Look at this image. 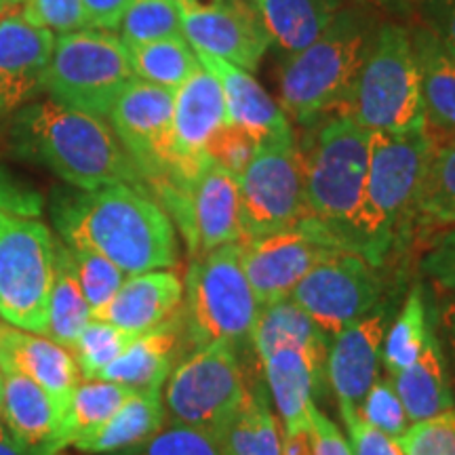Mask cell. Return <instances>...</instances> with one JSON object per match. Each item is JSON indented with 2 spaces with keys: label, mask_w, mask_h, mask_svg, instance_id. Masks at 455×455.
<instances>
[{
  "label": "cell",
  "mask_w": 455,
  "mask_h": 455,
  "mask_svg": "<svg viewBox=\"0 0 455 455\" xmlns=\"http://www.w3.org/2000/svg\"><path fill=\"white\" fill-rule=\"evenodd\" d=\"M155 195L180 228L188 253L195 258L230 243H241L238 178L212 161L196 178L158 186Z\"/></svg>",
  "instance_id": "obj_12"
},
{
  "label": "cell",
  "mask_w": 455,
  "mask_h": 455,
  "mask_svg": "<svg viewBox=\"0 0 455 455\" xmlns=\"http://www.w3.org/2000/svg\"><path fill=\"white\" fill-rule=\"evenodd\" d=\"M432 329L435 327L430 323L424 287L422 284H413L401 312L386 329L382 363L388 375H396L403 369L413 365L415 358L424 350V344Z\"/></svg>",
  "instance_id": "obj_35"
},
{
  "label": "cell",
  "mask_w": 455,
  "mask_h": 455,
  "mask_svg": "<svg viewBox=\"0 0 455 455\" xmlns=\"http://www.w3.org/2000/svg\"><path fill=\"white\" fill-rule=\"evenodd\" d=\"M175 91L135 78L112 106L110 124L148 190L164 184L178 171L173 140Z\"/></svg>",
  "instance_id": "obj_14"
},
{
  "label": "cell",
  "mask_w": 455,
  "mask_h": 455,
  "mask_svg": "<svg viewBox=\"0 0 455 455\" xmlns=\"http://www.w3.org/2000/svg\"><path fill=\"white\" fill-rule=\"evenodd\" d=\"M21 13L28 21L49 32L70 34L87 30L81 0H24Z\"/></svg>",
  "instance_id": "obj_43"
},
{
  "label": "cell",
  "mask_w": 455,
  "mask_h": 455,
  "mask_svg": "<svg viewBox=\"0 0 455 455\" xmlns=\"http://www.w3.org/2000/svg\"><path fill=\"white\" fill-rule=\"evenodd\" d=\"M21 3H24V0H0V13H4V11L13 9V7H17V4H21Z\"/></svg>",
  "instance_id": "obj_54"
},
{
  "label": "cell",
  "mask_w": 455,
  "mask_h": 455,
  "mask_svg": "<svg viewBox=\"0 0 455 455\" xmlns=\"http://www.w3.org/2000/svg\"><path fill=\"white\" fill-rule=\"evenodd\" d=\"M435 141L428 129L371 133L358 255L375 268H386L418 238V198Z\"/></svg>",
  "instance_id": "obj_3"
},
{
  "label": "cell",
  "mask_w": 455,
  "mask_h": 455,
  "mask_svg": "<svg viewBox=\"0 0 455 455\" xmlns=\"http://www.w3.org/2000/svg\"><path fill=\"white\" fill-rule=\"evenodd\" d=\"M0 371L20 373L36 382L64 415L68 403L83 382L74 355L47 335L24 331L0 321Z\"/></svg>",
  "instance_id": "obj_20"
},
{
  "label": "cell",
  "mask_w": 455,
  "mask_h": 455,
  "mask_svg": "<svg viewBox=\"0 0 455 455\" xmlns=\"http://www.w3.org/2000/svg\"><path fill=\"white\" fill-rule=\"evenodd\" d=\"M413 20L428 28L455 61V0H422Z\"/></svg>",
  "instance_id": "obj_47"
},
{
  "label": "cell",
  "mask_w": 455,
  "mask_h": 455,
  "mask_svg": "<svg viewBox=\"0 0 455 455\" xmlns=\"http://www.w3.org/2000/svg\"><path fill=\"white\" fill-rule=\"evenodd\" d=\"M57 241L43 221L0 209V321L47 333Z\"/></svg>",
  "instance_id": "obj_9"
},
{
  "label": "cell",
  "mask_w": 455,
  "mask_h": 455,
  "mask_svg": "<svg viewBox=\"0 0 455 455\" xmlns=\"http://www.w3.org/2000/svg\"><path fill=\"white\" fill-rule=\"evenodd\" d=\"M348 0H253L261 26L284 60L325 32Z\"/></svg>",
  "instance_id": "obj_26"
},
{
  "label": "cell",
  "mask_w": 455,
  "mask_h": 455,
  "mask_svg": "<svg viewBox=\"0 0 455 455\" xmlns=\"http://www.w3.org/2000/svg\"><path fill=\"white\" fill-rule=\"evenodd\" d=\"M164 411L173 424L218 435L249 396L236 348L230 344L198 346L173 367L163 386Z\"/></svg>",
  "instance_id": "obj_11"
},
{
  "label": "cell",
  "mask_w": 455,
  "mask_h": 455,
  "mask_svg": "<svg viewBox=\"0 0 455 455\" xmlns=\"http://www.w3.org/2000/svg\"><path fill=\"white\" fill-rule=\"evenodd\" d=\"M346 251L312 218L255 241L241 243V259L259 304L289 298L301 278L331 255Z\"/></svg>",
  "instance_id": "obj_15"
},
{
  "label": "cell",
  "mask_w": 455,
  "mask_h": 455,
  "mask_svg": "<svg viewBox=\"0 0 455 455\" xmlns=\"http://www.w3.org/2000/svg\"><path fill=\"white\" fill-rule=\"evenodd\" d=\"M186 331L195 348L251 338L259 301L241 259V243H230L192 259L184 283Z\"/></svg>",
  "instance_id": "obj_7"
},
{
  "label": "cell",
  "mask_w": 455,
  "mask_h": 455,
  "mask_svg": "<svg viewBox=\"0 0 455 455\" xmlns=\"http://www.w3.org/2000/svg\"><path fill=\"white\" fill-rule=\"evenodd\" d=\"M110 455H221L220 443L209 432L171 424L150 439Z\"/></svg>",
  "instance_id": "obj_40"
},
{
  "label": "cell",
  "mask_w": 455,
  "mask_h": 455,
  "mask_svg": "<svg viewBox=\"0 0 455 455\" xmlns=\"http://www.w3.org/2000/svg\"><path fill=\"white\" fill-rule=\"evenodd\" d=\"M241 243L298 226L308 218L299 138L266 140L238 178Z\"/></svg>",
  "instance_id": "obj_10"
},
{
  "label": "cell",
  "mask_w": 455,
  "mask_h": 455,
  "mask_svg": "<svg viewBox=\"0 0 455 455\" xmlns=\"http://www.w3.org/2000/svg\"><path fill=\"white\" fill-rule=\"evenodd\" d=\"M384 268H375L363 255L339 251L316 264L295 284L291 298L331 341L341 329L367 316L382 304Z\"/></svg>",
  "instance_id": "obj_13"
},
{
  "label": "cell",
  "mask_w": 455,
  "mask_h": 455,
  "mask_svg": "<svg viewBox=\"0 0 455 455\" xmlns=\"http://www.w3.org/2000/svg\"><path fill=\"white\" fill-rule=\"evenodd\" d=\"M249 3H253V0H249Z\"/></svg>",
  "instance_id": "obj_57"
},
{
  "label": "cell",
  "mask_w": 455,
  "mask_h": 455,
  "mask_svg": "<svg viewBox=\"0 0 455 455\" xmlns=\"http://www.w3.org/2000/svg\"><path fill=\"white\" fill-rule=\"evenodd\" d=\"M419 266L432 283L455 293V226L439 232L426 249Z\"/></svg>",
  "instance_id": "obj_46"
},
{
  "label": "cell",
  "mask_w": 455,
  "mask_h": 455,
  "mask_svg": "<svg viewBox=\"0 0 455 455\" xmlns=\"http://www.w3.org/2000/svg\"><path fill=\"white\" fill-rule=\"evenodd\" d=\"M453 226L455 140H436L418 198V236L435 235Z\"/></svg>",
  "instance_id": "obj_34"
},
{
  "label": "cell",
  "mask_w": 455,
  "mask_h": 455,
  "mask_svg": "<svg viewBox=\"0 0 455 455\" xmlns=\"http://www.w3.org/2000/svg\"><path fill=\"white\" fill-rule=\"evenodd\" d=\"M198 64L218 78L228 108L230 123L238 124L255 140H281L295 135L293 124L284 116L283 108L266 93V89L249 72L228 64L220 57L196 53Z\"/></svg>",
  "instance_id": "obj_23"
},
{
  "label": "cell",
  "mask_w": 455,
  "mask_h": 455,
  "mask_svg": "<svg viewBox=\"0 0 455 455\" xmlns=\"http://www.w3.org/2000/svg\"><path fill=\"white\" fill-rule=\"evenodd\" d=\"M386 329L388 310L378 306L367 316L341 329L329 341L325 378L339 405H361L363 396L379 378Z\"/></svg>",
  "instance_id": "obj_19"
},
{
  "label": "cell",
  "mask_w": 455,
  "mask_h": 455,
  "mask_svg": "<svg viewBox=\"0 0 455 455\" xmlns=\"http://www.w3.org/2000/svg\"><path fill=\"white\" fill-rule=\"evenodd\" d=\"M184 304V283L173 270H152L127 276L114 298L91 318L106 321L131 335H141L167 323Z\"/></svg>",
  "instance_id": "obj_21"
},
{
  "label": "cell",
  "mask_w": 455,
  "mask_h": 455,
  "mask_svg": "<svg viewBox=\"0 0 455 455\" xmlns=\"http://www.w3.org/2000/svg\"><path fill=\"white\" fill-rule=\"evenodd\" d=\"M181 36L195 53H207L244 72L258 70L268 51L270 38L249 0H221L203 4L198 0H178Z\"/></svg>",
  "instance_id": "obj_16"
},
{
  "label": "cell",
  "mask_w": 455,
  "mask_h": 455,
  "mask_svg": "<svg viewBox=\"0 0 455 455\" xmlns=\"http://www.w3.org/2000/svg\"><path fill=\"white\" fill-rule=\"evenodd\" d=\"M396 395L409 418V424L424 422L436 415L455 409V395L451 378L447 371V361L443 355L441 341L432 329L426 339L424 350L415 358L413 365L401 373L390 375Z\"/></svg>",
  "instance_id": "obj_25"
},
{
  "label": "cell",
  "mask_w": 455,
  "mask_h": 455,
  "mask_svg": "<svg viewBox=\"0 0 455 455\" xmlns=\"http://www.w3.org/2000/svg\"><path fill=\"white\" fill-rule=\"evenodd\" d=\"M283 455H312L310 430L283 435Z\"/></svg>",
  "instance_id": "obj_51"
},
{
  "label": "cell",
  "mask_w": 455,
  "mask_h": 455,
  "mask_svg": "<svg viewBox=\"0 0 455 455\" xmlns=\"http://www.w3.org/2000/svg\"><path fill=\"white\" fill-rule=\"evenodd\" d=\"M363 418L367 419L373 428H378L390 439H401L403 432L409 428V418L403 407L401 398L396 395L395 382L392 378H378L363 396L361 405H358Z\"/></svg>",
  "instance_id": "obj_41"
},
{
  "label": "cell",
  "mask_w": 455,
  "mask_h": 455,
  "mask_svg": "<svg viewBox=\"0 0 455 455\" xmlns=\"http://www.w3.org/2000/svg\"><path fill=\"white\" fill-rule=\"evenodd\" d=\"M341 419H344L346 430H348V445L352 455H403L396 439L373 428L371 424L363 418L356 405H339Z\"/></svg>",
  "instance_id": "obj_45"
},
{
  "label": "cell",
  "mask_w": 455,
  "mask_h": 455,
  "mask_svg": "<svg viewBox=\"0 0 455 455\" xmlns=\"http://www.w3.org/2000/svg\"><path fill=\"white\" fill-rule=\"evenodd\" d=\"M178 344V327L171 321L163 323L131 341L127 350L108 365L98 379L127 386L131 390H161L173 371Z\"/></svg>",
  "instance_id": "obj_27"
},
{
  "label": "cell",
  "mask_w": 455,
  "mask_h": 455,
  "mask_svg": "<svg viewBox=\"0 0 455 455\" xmlns=\"http://www.w3.org/2000/svg\"><path fill=\"white\" fill-rule=\"evenodd\" d=\"M11 140L20 155L43 163L78 190L118 184L148 190L114 129L93 114L53 100L34 101L17 110Z\"/></svg>",
  "instance_id": "obj_2"
},
{
  "label": "cell",
  "mask_w": 455,
  "mask_h": 455,
  "mask_svg": "<svg viewBox=\"0 0 455 455\" xmlns=\"http://www.w3.org/2000/svg\"><path fill=\"white\" fill-rule=\"evenodd\" d=\"M310 441L312 455H352L348 439L327 418L316 403L310 409Z\"/></svg>",
  "instance_id": "obj_48"
},
{
  "label": "cell",
  "mask_w": 455,
  "mask_h": 455,
  "mask_svg": "<svg viewBox=\"0 0 455 455\" xmlns=\"http://www.w3.org/2000/svg\"><path fill=\"white\" fill-rule=\"evenodd\" d=\"M118 28L124 47L181 36L178 0H131Z\"/></svg>",
  "instance_id": "obj_37"
},
{
  "label": "cell",
  "mask_w": 455,
  "mask_h": 455,
  "mask_svg": "<svg viewBox=\"0 0 455 455\" xmlns=\"http://www.w3.org/2000/svg\"><path fill=\"white\" fill-rule=\"evenodd\" d=\"M215 439L221 455H283V426L264 388L251 386L249 396Z\"/></svg>",
  "instance_id": "obj_32"
},
{
  "label": "cell",
  "mask_w": 455,
  "mask_h": 455,
  "mask_svg": "<svg viewBox=\"0 0 455 455\" xmlns=\"http://www.w3.org/2000/svg\"><path fill=\"white\" fill-rule=\"evenodd\" d=\"M0 455H30L28 449L15 439L9 426L4 424L3 415H0Z\"/></svg>",
  "instance_id": "obj_52"
},
{
  "label": "cell",
  "mask_w": 455,
  "mask_h": 455,
  "mask_svg": "<svg viewBox=\"0 0 455 455\" xmlns=\"http://www.w3.org/2000/svg\"><path fill=\"white\" fill-rule=\"evenodd\" d=\"M299 140L308 218L346 251L358 253V215L365 198L371 133L352 118L329 116Z\"/></svg>",
  "instance_id": "obj_5"
},
{
  "label": "cell",
  "mask_w": 455,
  "mask_h": 455,
  "mask_svg": "<svg viewBox=\"0 0 455 455\" xmlns=\"http://www.w3.org/2000/svg\"><path fill=\"white\" fill-rule=\"evenodd\" d=\"M68 251L72 258L74 275L78 278V284H81L84 298L91 306V315H93L114 298L127 275L121 268H116L110 259H106L104 255L91 251V249L68 247Z\"/></svg>",
  "instance_id": "obj_39"
},
{
  "label": "cell",
  "mask_w": 455,
  "mask_h": 455,
  "mask_svg": "<svg viewBox=\"0 0 455 455\" xmlns=\"http://www.w3.org/2000/svg\"><path fill=\"white\" fill-rule=\"evenodd\" d=\"M135 338L138 335L123 331L110 323L91 318L72 348L74 361L81 369L83 379H98L100 373L108 365H112Z\"/></svg>",
  "instance_id": "obj_38"
},
{
  "label": "cell",
  "mask_w": 455,
  "mask_h": 455,
  "mask_svg": "<svg viewBox=\"0 0 455 455\" xmlns=\"http://www.w3.org/2000/svg\"><path fill=\"white\" fill-rule=\"evenodd\" d=\"M339 116L369 133L428 129L411 32L403 21H382Z\"/></svg>",
  "instance_id": "obj_6"
},
{
  "label": "cell",
  "mask_w": 455,
  "mask_h": 455,
  "mask_svg": "<svg viewBox=\"0 0 455 455\" xmlns=\"http://www.w3.org/2000/svg\"><path fill=\"white\" fill-rule=\"evenodd\" d=\"M127 53L140 81L169 91H178L201 68L196 53L184 36L127 47Z\"/></svg>",
  "instance_id": "obj_36"
},
{
  "label": "cell",
  "mask_w": 455,
  "mask_h": 455,
  "mask_svg": "<svg viewBox=\"0 0 455 455\" xmlns=\"http://www.w3.org/2000/svg\"><path fill=\"white\" fill-rule=\"evenodd\" d=\"M53 221L68 247L104 255L127 276L178 264V232L169 213L133 186H106L61 196Z\"/></svg>",
  "instance_id": "obj_1"
},
{
  "label": "cell",
  "mask_w": 455,
  "mask_h": 455,
  "mask_svg": "<svg viewBox=\"0 0 455 455\" xmlns=\"http://www.w3.org/2000/svg\"><path fill=\"white\" fill-rule=\"evenodd\" d=\"M249 341L253 344L259 363L275 350L284 348V346L310 352L312 356H316L323 363H325L329 350L327 335L316 327V323L291 298L259 304Z\"/></svg>",
  "instance_id": "obj_31"
},
{
  "label": "cell",
  "mask_w": 455,
  "mask_h": 455,
  "mask_svg": "<svg viewBox=\"0 0 455 455\" xmlns=\"http://www.w3.org/2000/svg\"><path fill=\"white\" fill-rule=\"evenodd\" d=\"M135 78L121 38L87 28L55 38L43 89L57 104L101 118Z\"/></svg>",
  "instance_id": "obj_8"
},
{
  "label": "cell",
  "mask_w": 455,
  "mask_h": 455,
  "mask_svg": "<svg viewBox=\"0 0 455 455\" xmlns=\"http://www.w3.org/2000/svg\"><path fill=\"white\" fill-rule=\"evenodd\" d=\"M131 392L135 390L106 379H83L74 390L55 435L34 455H60L66 447H74L78 441L87 439L112 418Z\"/></svg>",
  "instance_id": "obj_28"
},
{
  "label": "cell",
  "mask_w": 455,
  "mask_h": 455,
  "mask_svg": "<svg viewBox=\"0 0 455 455\" xmlns=\"http://www.w3.org/2000/svg\"><path fill=\"white\" fill-rule=\"evenodd\" d=\"M396 441L403 455H455V409L409 424Z\"/></svg>",
  "instance_id": "obj_42"
},
{
  "label": "cell",
  "mask_w": 455,
  "mask_h": 455,
  "mask_svg": "<svg viewBox=\"0 0 455 455\" xmlns=\"http://www.w3.org/2000/svg\"><path fill=\"white\" fill-rule=\"evenodd\" d=\"M53 32L28 21L21 4L0 13V116L20 110L44 84Z\"/></svg>",
  "instance_id": "obj_18"
},
{
  "label": "cell",
  "mask_w": 455,
  "mask_h": 455,
  "mask_svg": "<svg viewBox=\"0 0 455 455\" xmlns=\"http://www.w3.org/2000/svg\"><path fill=\"white\" fill-rule=\"evenodd\" d=\"M87 28L112 32L121 26L131 0H81Z\"/></svg>",
  "instance_id": "obj_49"
},
{
  "label": "cell",
  "mask_w": 455,
  "mask_h": 455,
  "mask_svg": "<svg viewBox=\"0 0 455 455\" xmlns=\"http://www.w3.org/2000/svg\"><path fill=\"white\" fill-rule=\"evenodd\" d=\"M164 401L161 390H135L127 396L112 418L100 426L87 439L78 441L74 449L83 453H116L140 445L164 426Z\"/></svg>",
  "instance_id": "obj_29"
},
{
  "label": "cell",
  "mask_w": 455,
  "mask_h": 455,
  "mask_svg": "<svg viewBox=\"0 0 455 455\" xmlns=\"http://www.w3.org/2000/svg\"><path fill=\"white\" fill-rule=\"evenodd\" d=\"M255 152H258V140L238 124L228 123L215 133L207 155L212 161L235 173L236 178H241V173L251 163Z\"/></svg>",
  "instance_id": "obj_44"
},
{
  "label": "cell",
  "mask_w": 455,
  "mask_h": 455,
  "mask_svg": "<svg viewBox=\"0 0 455 455\" xmlns=\"http://www.w3.org/2000/svg\"><path fill=\"white\" fill-rule=\"evenodd\" d=\"M270 395L275 398L283 435L310 430V409L321 388L325 363L310 352L284 346L261 361Z\"/></svg>",
  "instance_id": "obj_22"
},
{
  "label": "cell",
  "mask_w": 455,
  "mask_h": 455,
  "mask_svg": "<svg viewBox=\"0 0 455 455\" xmlns=\"http://www.w3.org/2000/svg\"><path fill=\"white\" fill-rule=\"evenodd\" d=\"M348 3L356 4V7L373 11V13L379 17L392 15L398 17V20L411 21L422 0H348Z\"/></svg>",
  "instance_id": "obj_50"
},
{
  "label": "cell",
  "mask_w": 455,
  "mask_h": 455,
  "mask_svg": "<svg viewBox=\"0 0 455 455\" xmlns=\"http://www.w3.org/2000/svg\"><path fill=\"white\" fill-rule=\"evenodd\" d=\"M3 382L4 395L0 415L15 439L28 449V453L34 455L55 435L61 422L60 407L41 386L24 375L3 373Z\"/></svg>",
  "instance_id": "obj_30"
},
{
  "label": "cell",
  "mask_w": 455,
  "mask_h": 455,
  "mask_svg": "<svg viewBox=\"0 0 455 455\" xmlns=\"http://www.w3.org/2000/svg\"><path fill=\"white\" fill-rule=\"evenodd\" d=\"M3 395H4V382H3V373H0V411H3Z\"/></svg>",
  "instance_id": "obj_55"
},
{
  "label": "cell",
  "mask_w": 455,
  "mask_h": 455,
  "mask_svg": "<svg viewBox=\"0 0 455 455\" xmlns=\"http://www.w3.org/2000/svg\"><path fill=\"white\" fill-rule=\"evenodd\" d=\"M379 24L373 11L346 4L315 43L287 57L281 72L284 116L301 129L339 116Z\"/></svg>",
  "instance_id": "obj_4"
},
{
  "label": "cell",
  "mask_w": 455,
  "mask_h": 455,
  "mask_svg": "<svg viewBox=\"0 0 455 455\" xmlns=\"http://www.w3.org/2000/svg\"><path fill=\"white\" fill-rule=\"evenodd\" d=\"M228 123H230V118H228L224 91H221L218 78L201 66L175 91L173 140L178 171L164 184L196 178L212 163L207 155L209 144H212L215 133Z\"/></svg>",
  "instance_id": "obj_17"
},
{
  "label": "cell",
  "mask_w": 455,
  "mask_h": 455,
  "mask_svg": "<svg viewBox=\"0 0 455 455\" xmlns=\"http://www.w3.org/2000/svg\"><path fill=\"white\" fill-rule=\"evenodd\" d=\"M407 26L418 61L426 124L436 140H455V61L424 24L411 20Z\"/></svg>",
  "instance_id": "obj_24"
},
{
  "label": "cell",
  "mask_w": 455,
  "mask_h": 455,
  "mask_svg": "<svg viewBox=\"0 0 455 455\" xmlns=\"http://www.w3.org/2000/svg\"><path fill=\"white\" fill-rule=\"evenodd\" d=\"M441 323L443 329H445V338L449 344V350H451V361L455 369V299H449L441 310Z\"/></svg>",
  "instance_id": "obj_53"
},
{
  "label": "cell",
  "mask_w": 455,
  "mask_h": 455,
  "mask_svg": "<svg viewBox=\"0 0 455 455\" xmlns=\"http://www.w3.org/2000/svg\"><path fill=\"white\" fill-rule=\"evenodd\" d=\"M91 321V306L84 298L78 278L74 275L70 251L64 243H57L55 278L49 295L47 338L72 352L78 335Z\"/></svg>",
  "instance_id": "obj_33"
},
{
  "label": "cell",
  "mask_w": 455,
  "mask_h": 455,
  "mask_svg": "<svg viewBox=\"0 0 455 455\" xmlns=\"http://www.w3.org/2000/svg\"><path fill=\"white\" fill-rule=\"evenodd\" d=\"M198 3H201V0H198ZM215 3H221V0H212V4H215Z\"/></svg>",
  "instance_id": "obj_56"
}]
</instances>
